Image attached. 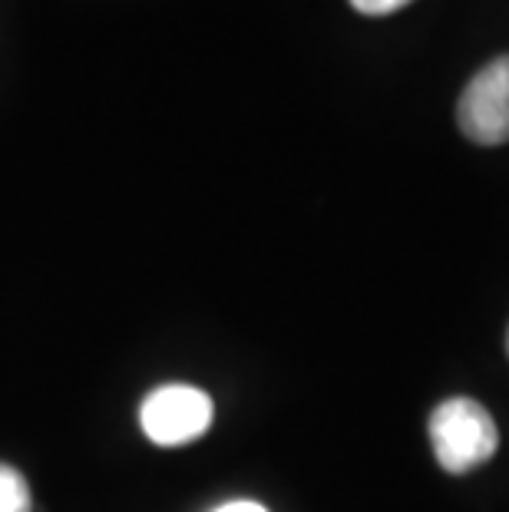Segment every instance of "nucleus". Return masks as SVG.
<instances>
[{"instance_id": "f257e3e1", "label": "nucleus", "mask_w": 509, "mask_h": 512, "mask_svg": "<svg viewBox=\"0 0 509 512\" xmlns=\"http://www.w3.org/2000/svg\"><path fill=\"white\" fill-rule=\"evenodd\" d=\"M430 446L443 470L460 476L490 460L500 446V430L483 403L450 397L430 413Z\"/></svg>"}, {"instance_id": "f03ea898", "label": "nucleus", "mask_w": 509, "mask_h": 512, "mask_svg": "<svg viewBox=\"0 0 509 512\" xmlns=\"http://www.w3.org/2000/svg\"><path fill=\"white\" fill-rule=\"evenodd\" d=\"M212 397L189 384H166L143 400L139 423L156 446H186L212 427Z\"/></svg>"}, {"instance_id": "7ed1b4c3", "label": "nucleus", "mask_w": 509, "mask_h": 512, "mask_svg": "<svg viewBox=\"0 0 509 512\" xmlns=\"http://www.w3.org/2000/svg\"><path fill=\"white\" fill-rule=\"evenodd\" d=\"M457 123L476 146L509 143V53L473 76L457 103Z\"/></svg>"}, {"instance_id": "20e7f679", "label": "nucleus", "mask_w": 509, "mask_h": 512, "mask_svg": "<svg viewBox=\"0 0 509 512\" xmlns=\"http://www.w3.org/2000/svg\"><path fill=\"white\" fill-rule=\"evenodd\" d=\"M0 512H30L27 479L7 463H0Z\"/></svg>"}, {"instance_id": "39448f33", "label": "nucleus", "mask_w": 509, "mask_h": 512, "mask_svg": "<svg viewBox=\"0 0 509 512\" xmlns=\"http://www.w3.org/2000/svg\"><path fill=\"white\" fill-rule=\"evenodd\" d=\"M410 0H351V7L357 14H367V17H387L394 14V10L407 7Z\"/></svg>"}, {"instance_id": "423d86ee", "label": "nucleus", "mask_w": 509, "mask_h": 512, "mask_svg": "<svg viewBox=\"0 0 509 512\" xmlns=\"http://www.w3.org/2000/svg\"><path fill=\"white\" fill-rule=\"evenodd\" d=\"M215 512H268L262 503H252V499H235V503H225Z\"/></svg>"}, {"instance_id": "0eeeda50", "label": "nucleus", "mask_w": 509, "mask_h": 512, "mask_svg": "<svg viewBox=\"0 0 509 512\" xmlns=\"http://www.w3.org/2000/svg\"><path fill=\"white\" fill-rule=\"evenodd\" d=\"M506 351H509V334H506Z\"/></svg>"}]
</instances>
